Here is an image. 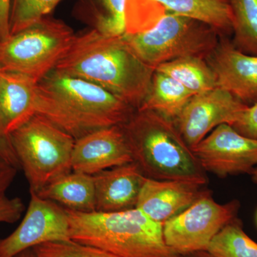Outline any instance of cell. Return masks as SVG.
I'll return each instance as SVG.
<instances>
[{"label": "cell", "mask_w": 257, "mask_h": 257, "mask_svg": "<svg viewBox=\"0 0 257 257\" xmlns=\"http://www.w3.org/2000/svg\"><path fill=\"white\" fill-rule=\"evenodd\" d=\"M251 175L252 176V180L253 181V182L257 184V166L255 167L253 172H251Z\"/></svg>", "instance_id": "cell-33"}, {"label": "cell", "mask_w": 257, "mask_h": 257, "mask_svg": "<svg viewBox=\"0 0 257 257\" xmlns=\"http://www.w3.org/2000/svg\"><path fill=\"white\" fill-rule=\"evenodd\" d=\"M126 1L96 0L94 28L109 36H123L127 31Z\"/></svg>", "instance_id": "cell-23"}, {"label": "cell", "mask_w": 257, "mask_h": 257, "mask_svg": "<svg viewBox=\"0 0 257 257\" xmlns=\"http://www.w3.org/2000/svg\"><path fill=\"white\" fill-rule=\"evenodd\" d=\"M62 0H13L10 15L11 35L48 16Z\"/></svg>", "instance_id": "cell-24"}, {"label": "cell", "mask_w": 257, "mask_h": 257, "mask_svg": "<svg viewBox=\"0 0 257 257\" xmlns=\"http://www.w3.org/2000/svg\"><path fill=\"white\" fill-rule=\"evenodd\" d=\"M247 106L231 93L216 87L193 95L174 122L192 150L219 125L231 126Z\"/></svg>", "instance_id": "cell-11"}, {"label": "cell", "mask_w": 257, "mask_h": 257, "mask_svg": "<svg viewBox=\"0 0 257 257\" xmlns=\"http://www.w3.org/2000/svg\"><path fill=\"white\" fill-rule=\"evenodd\" d=\"M155 70L175 79L193 95L217 87L215 74L201 57H182L160 64Z\"/></svg>", "instance_id": "cell-20"}, {"label": "cell", "mask_w": 257, "mask_h": 257, "mask_svg": "<svg viewBox=\"0 0 257 257\" xmlns=\"http://www.w3.org/2000/svg\"><path fill=\"white\" fill-rule=\"evenodd\" d=\"M136 109L92 82L53 70L37 84L36 114L74 138L124 124Z\"/></svg>", "instance_id": "cell-2"}, {"label": "cell", "mask_w": 257, "mask_h": 257, "mask_svg": "<svg viewBox=\"0 0 257 257\" xmlns=\"http://www.w3.org/2000/svg\"><path fill=\"white\" fill-rule=\"evenodd\" d=\"M167 12L207 24L220 37H229L233 32V16L230 0H152Z\"/></svg>", "instance_id": "cell-18"}, {"label": "cell", "mask_w": 257, "mask_h": 257, "mask_svg": "<svg viewBox=\"0 0 257 257\" xmlns=\"http://www.w3.org/2000/svg\"><path fill=\"white\" fill-rule=\"evenodd\" d=\"M75 35L63 22L45 17L0 42V69L39 82L55 69Z\"/></svg>", "instance_id": "cell-7"}, {"label": "cell", "mask_w": 257, "mask_h": 257, "mask_svg": "<svg viewBox=\"0 0 257 257\" xmlns=\"http://www.w3.org/2000/svg\"><path fill=\"white\" fill-rule=\"evenodd\" d=\"M37 84L25 74L0 69V114L7 135L36 114Z\"/></svg>", "instance_id": "cell-16"}, {"label": "cell", "mask_w": 257, "mask_h": 257, "mask_svg": "<svg viewBox=\"0 0 257 257\" xmlns=\"http://www.w3.org/2000/svg\"><path fill=\"white\" fill-rule=\"evenodd\" d=\"M13 0H0V42H4L11 35L10 15Z\"/></svg>", "instance_id": "cell-29"}, {"label": "cell", "mask_w": 257, "mask_h": 257, "mask_svg": "<svg viewBox=\"0 0 257 257\" xmlns=\"http://www.w3.org/2000/svg\"><path fill=\"white\" fill-rule=\"evenodd\" d=\"M36 194L69 210L96 211L95 187L93 175L72 172L47 184Z\"/></svg>", "instance_id": "cell-17"}, {"label": "cell", "mask_w": 257, "mask_h": 257, "mask_svg": "<svg viewBox=\"0 0 257 257\" xmlns=\"http://www.w3.org/2000/svg\"><path fill=\"white\" fill-rule=\"evenodd\" d=\"M0 160L13 166L15 168L20 169L18 158L10 141V136L5 133L4 125L0 114Z\"/></svg>", "instance_id": "cell-28"}, {"label": "cell", "mask_w": 257, "mask_h": 257, "mask_svg": "<svg viewBox=\"0 0 257 257\" xmlns=\"http://www.w3.org/2000/svg\"><path fill=\"white\" fill-rule=\"evenodd\" d=\"M122 37L136 55L155 69L182 57L206 60L220 39L207 24L170 12L162 15L152 28L126 31Z\"/></svg>", "instance_id": "cell-5"}, {"label": "cell", "mask_w": 257, "mask_h": 257, "mask_svg": "<svg viewBox=\"0 0 257 257\" xmlns=\"http://www.w3.org/2000/svg\"><path fill=\"white\" fill-rule=\"evenodd\" d=\"M239 201L219 204L206 190L189 207L163 224L165 243L179 255L207 251L211 240L224 226L234 220Z\"/></svg>", "instance_id": "cell-8"}, {"label": "cell", "mask_w": 257, "mask_h": 257, "mask_svg": "<svg viewBox=\"0 0 257 257\" xmlns=\"http://www.w3.org/2000/svg\"><path fill=\"white\" fill-rule=\"evenodd\" d=\"M231 126L243 136L257 140V101L247 106Z\"/></svg>", "instance_id": "cell-26"}, {"label": "cell", "mask_w": 257, "mask_h": 257, "mask_svg": "<svg viewBox=\"0 0 257 257\" xmlns=\"http://www.w3.org/2000/svg\"><path fill=\"white\" fill-rule=\"evenodd\" d=\"M133 162L121 125L101 128L77 139L72 157V171L94 175Z\"/></svg>", "instance_id": "cell-13"}, {"label": "cell", "mask_w": 257, "mask_h": 257, "mask_svg": "<svg viewBox=\"0 0 257 257\" xmlns=\"http://www.w3.org/2000/svg\"><path fill=\"white\" fill-rule=\"evenodd\" d=\"M25 207L23 201L19 197L10 198L6 195L0 197V223L13 224L21 217Z\"/></svg>", "instance_id": "cell-27"}, {"label": "cell", "mask_w": 257, "mask_h": 257, "mask_svg": "<svg viewBox=\"0 0 257 257\" xmlns=\"http://www.w3.org/2000/svg\"><path fill=\"white\" fill-rule=\"evenodd\" d=\"M96 211L118 212L136 208L146 177L135 162L93 175Z\"/></svg>", "instance_id": "cell-15"}, {"label": "cell", "mask_w": 257, "mask_h": 257, "mask_svg": "<svg viewBox=\"0 0 257 257\" xmlns=\"http://www.w3.org/2000/svg\"><path fill=\"white\" fill-rule=\"evenodd\" d=\"M32 249L37 257H119L101 248L73 241L45 243Z\"/></svg>", "instance_id": "cell-25"}, {"label": "cell", "mask_w": 257, "mask_h": 257, "mask_svg": "<svg viewBox=\"0 0 257 257\" xmlns=\"http://www.w3.org/2000/svg\"><path fill=\"white\" fill-rule=\"evenodd\" d=\"M54 70L99 86L137 110L146 97L155 69L136 55L122 36H109L93 28L75 35Z\"/></svg>", "instance_id": "cell-1"}, {"label": "cell", "mask_w": 257, "mask_h": 257, "mask_svg": "<svg viewBox=\"0 0 257 257\" xmlns=\"http://www.w3.org/2000/svg\"><path fill=\"white\" fill-rule=\"evenodd\" d=\"M121 126L133 162L147 178L207 183L205 171L172 120L137 109Z\"/></svg>", "instance_id": "cell-3"}, {"label": "cell", "mask_w": 257, "mask_h": 257, "mask_svg": "<svg viewBox=\"0 0 257 257\" xmlns=\"http://www.w3.org/2000/svg\"><path fill=\"white\" fill-rule=\"evenodd\" d=\"M179 257H214L207 251H197V252H193L187 253V254L179 255Z\"/></svg>", "instance_id": "cell-31"}, {"label": "cell", "mask_w": 257, "mask_h": 257, "mask_svg": "<svg viewBox=\"0 0 257 257\" xmlns=\"http://www.w3.org/2000/svg\"><path fill=\"white\" fill-rule=\"evenodd\" d=\"M204 186L179 180L145 178L136 208L152 220L164 224L201 197Z\"/></svg>", "instance_id": "cell-14"}, {"label": "cell", "mask_w": 257, "mask_h": 257, "mask_svg": "<svg viewBox=\"0 0 257 257\" xmlns=\"http://www.w3.org/2000/svg\"><path fill=\"white\" fill-rule=\"evenodd\" d=\"M203 170L221 177L251 174L257 166V140L231 125H219L192 149Z\"/></svg>", "instance_id": "cell-10"}, {"label": "cell", "mask_w": 257, "mask_h": 257, "mask_svg": "<svg viewBox=\"0 0 257 257\" xmlns=\"http://www.w3.org/2000/svg\"><path fill=\"white\" fill-rule=\"evenodd\" d=\"M192 96L175 79L155 70L146 97L138 109L155 111L175 121Z\"/></svg>", "instance_id": "cell-19"}, {"label": "cell", "mask_w": 257, "mask_h": 257, "mask_svg": "<svg viewBox=\"0 0 257 257\" xmlns=\"http://www.w3.org/2000/svg\"><path fill=\"white\" fill-rule=\"evenodd\" d=\"M18 170L15 167L0 160V197L5 195V192L14 180Z\"/></svg>", "instance_id": "cell-30"}, {"label": "cell", "mask_w": 257, "mask_h": 257, "mask_svg": "<svg viewBox=\"0 0 257 257\" xmlns=\"http://www.w3.org/2000/svg\"><path fill=\"white\" fill-rule=\"evenodd\" d=\"M15 257H37L32 249L27 250Z\"/></svg>", "instance_id": "cell-32"}, {"label": "cell", "mask_w": 257, "mask_h": 257, "mask_svg": "<svg viewBox=\"0 0 257 257\" xmlns=\"http://www.w3.org/2000/svg\"><path fill=\"white\" fill-rule=\"evenodd\" d=\"M230 5L233 45L240 52L257 56V0H230Z\"/></svg>", "instance_id": "cell-21"}, {"label": "cell", "mask_w": 257, "mask_h": 257, "mask_svg": "<svg viewBox=\"0 0 257 257\" xmlns=\"http://www.w3.org/2000/svg\"><path fill=\"white\" fill-rule=\"evenodd\" d=\"M30 192L72 172L75 140L40 115L35 114L9 135Z\"/></svg>", "instance_id": "cell-6"}, {"label": "cell", "mask_w": 257, "mask_h": 257, "mask_svg": "<svg viewBox=\"0 0 257 257\" xmlns=\"http://www.w3.org/2000/svg\"><path fill=\"white\" fill-rule=\"evenodd\" d=\"M207 251L214 257H257V243L236 218L224 226L211 240Z\"/></svg>", "instance_id": "cell-22"}, {"label": "cell", "mask_w": 257, "mask_h": 257, "mask_svg": "<svg viewBox=\"0 0 257 257\" xmlns=\"http://www.w3.org/2000/svg\"><path fill=\"white\" fill-rule=\"evenodd\" d=\"M30 202L21 224L0 239V257H15L39 245L72 241L67 209L30 192Z\"/></svg>", "instance_id": "cell-9"}, {"label": "cell", "mask_w": 257, "mask_h": 257, "mask_svg": "<svg viewBox=\"0 0 257 257\" xmlns=\"http://www.w3.org/2000/svg\"><path fill=\"white\" fill-rule=\"evenodd\" d=\"M206 60L215 74L217 87L246 105L256 102L257 56L240 52L229 37H220Z\"/></svg>", "instance_id": "cell-12"}, {"label": "cell", "mask_w": 257, "mask_h": 257, "mask_svg": "<svg viewBox=\"0 0 257 257\" xmlns=\"http://www.w3.org/2000/svg\"><path fill=\"white\" fill-rule=\"evenodd\" d=\"M67 211L69 236L75 242L119 257L179 256L165 243L163 224L138 208L118 212Z\"/></svg>", "instance_id": "cell-4"}]
</instances>
